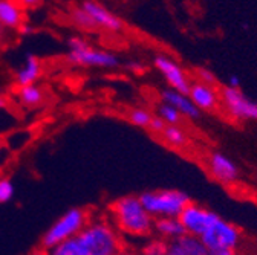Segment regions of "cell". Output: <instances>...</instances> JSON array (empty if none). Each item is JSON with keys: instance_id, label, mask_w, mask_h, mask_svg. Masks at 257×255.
<instances>
[{"instance_id": "22", "label": "cell", "mask_w": 257, "mask_h": 255, "mask_svg": "<svg viewBox=\"0 0 257 255\" xmlns=\"http://www.w3.org/2000/svg\"><path fill=\"white\" fill-rule=\"evenodd\" d=\"M158 118L163 121L166 125H179V122L182 119V115L175 107H172L170 104L161 103L158 106Z\"/></svg>"}, {"instance_id": "27", "label": "cell", "mask_w": 257, "mask_h": 255, "mask_svg": "<svg viewBox=\"0 0 257 255\" xmlns=\"http://www.w3.org/2000/svg\"><path fill=\"white\" fill-rule=\"evenodd\" d=\"M149 129L153 132V133H163L164 132V129H166V124L163 122V121H161L158 116H155L153 118V121H152V124H150V127H149Z\"/></svg>"}, {"instance_id": "30", "label": "cell", "mask_w": 257, "mask_h": 255, "mask_svg": "<svg viewBox=\"0 0 257 255\" xmlns=\"http://www.w3.org/2000/svg\"><path fill=\"white\" fill-rule=\"evenodd\" d=\"M210 255H239L237 250H217V252H210Z\"/></svg>"}, {"instance_id": "29", "label": "cell", "mask_w": 257, "mask_h": 255, "mask_svg": "<svg viewBox=\"0 0 257 255\" xmlns=\"http://www.w3.org/2000/svg\"><path fill=\"white\" fill-rule=\"evenodd\" d=\"M228 86H230V87H233V89H239V86H240V80H239V77H237V75H231V77H230V80H228Z\"/></svg>"}, {"instance_id": "7", "label": "cell", "mask_w": 257, "mask_h": 255, "mask_svg": "<svg viewBox=\"0 0 257 255\" xmlns=\"http://www.w3.org/2000/svg\"><path fill=\"white\" fill-rule=\"evenodd\" d=\"M220 104L225 112L237 121H257V103L245 97L240 89L222 87Z\"/></svg>"}, {"instance_id": "4", "label": "cell", "mask_w": 257, "mask_h": 255, "mask_svg": "<svg viewBox=\"0 0 257 255\" xmlns=\"http://www.w3.org/2000/svg\"><path fill=\"white\" fill-rule=\"evenodd\" d=\"M89 223V215L84 209L81 208H72L68 209L61 217H58L51 228L45 232L42 238V247L45 250H49L51 247L68 241L71 238L80 237L83 229L87 226Z\"/></svg>"}, {"instance_id": "33", "label": "cell", "mask_w": 257, "mask_h": 255, "mask_svg": "<svg viewBox=\"0 0 257 255\" xmlns=\"http://www.w3.org/2000/svg\"><path fill=\"white\" fill-rule=\"evenodd\" d=\"M34 255H48V252L45 250V252H36Z\"/></svg>"}, {"instance_id": "2", "label": "cell", "mask_w": 257, "mask_h": 255, "mask_svg": "<svg viewBox=\"0 0 257 255\" xmlns=\"http://www.w3.org/2000/svg\"><path fill=\"white\" fill-rule=\"evenodd\" d=\"M80 238L90 255H116L124 249L119 231L113 226V223L106 220L89 221L80 234Z\"/></svg>"}, {"instance_id": "19", "label": "cell", "mask_w": 257, "mask_h": 255, "mask_svg": "<svg viewBox=\"0 0 257 255\" xmlns=\"http://www.w3.org/2000/svg\"><path fill=\"white\" fill-rule=\"evenodd\" d=\"M17 97H19V101L23 106L32 109V107H37V106H40L43 103L45 93H43V90L37 84H31V86L19 87Z\"/></svg>"}, {"instance_id": "6", "label": "cell", "mask_w": 257, "mask_h": 255, "mask_svg": "<svg viewBox=\"0 0 257 255\" xmlns=\"http://www.w3.org/2000/svg\"><path fill=\"white\" fill-rule=\"evenodd\" d=\"M201 240L210 252L236 250L242 241V232L234 223L219 217L204 232Z\"/></svg>"}, {"instance_id": "24", "label": "cell", "mask_w": 257, "mask_h": 255, "mask_svg": "<svg viewBox=\"0 0 257 255\" xmlns=\"http://www.w3.org/2000/svg\"><path fill=\"white\" fill-rule=\"evenodd\" d=\"M16 193V186L10 177H0V205L13 200Z\"/></svg>"}, {"instance_id": "21", "label": "cell", "mask_w": 257, "mask_h": 255, "mask_svg": "<svg viewBox=\"0 0 257 255\" xmlns=\"http://www.w3.org/2000/svg\"><path fill=\"white\" fill-rule=\"evenodd\" d=\"M153 115L150 110L147 109H141V107H135L132 109L131 112L127 113V119L131 124L137 125V127H141V129H149L152 121H153Z\"/></svg>"}, {"instance_id": "35", "label": "cell", "mask_w": 257, "mask_h": 255, "mask_svg": "<svg viewBox=\"0 0 257 255\" xmlns=\"http://www.w3.org/2000/svg\"><path fill=\"white\" fill-rule=\"evenodd\" d=\"M255 255H257V253H255Z\"/></svg>"}, {"instance_id": "20", "label": "cell", "mask_w": 257, "mask_h": 255, "mask_svg": "<svg viewBox=\"0 0 257 255\" xmlns=\"http://www.w3.org/2000/svg\"><path fill=\"white\" fill-rule=\"evenodd\" d=\"M161 136L167 142V145L175 148H182L188 142V136L185 130H182L179 125H166V129L161 133Z\"/></svg>"}, {"instance_id": "10", "label": "cell", "mask_w": 257, "mask_h": 255, "mask_svg": "<svg viewBox=\"0 0 257 255\" xmlns=\"http://www.w3.org/2000/svg\"><path fill=\"white\" fill-rule=\"evenodd\" d=\"M208 173L223 185H233L239 177V168L228 156L223 153L213 151L207 157Z\"/></svg>"}, {"instance_id": "15", "label": "cell", "mask_w": 257, "mask_h": 255, "mask_svg": "<svg viewBox=\"0 0 257 255\" xmlns=\"http://www.w3.org/2000/svg\"><path fill=\"white\" fill-rule=\"evenodd\" d=\"M25 23V11L22 4L0 0V26L7 29H20Z\"/></svg>"}, {"instance_id": "14", "label": "cell", "mask_w": 257, "mask_h": 255, "mask_svg": "<svg viewBox=\"0 0 257 255\" xmlns=\"http://www.w3.org/2000/svg\"><path fill=\"white\" fill-rule=\"evenodd\" d=\"M161 98H163V103H167L172 107H175L184 118L198 119L201 115V112L198 110V107L195 104H193V101L190 100L187 93H181V92L169 87L161 92Z\"/></svg>"}, {"instance_id": "12", "label": "cell", "mask_w": 257, "mask_h": 255, "mask_svg": "<svg viewBox=\"0 0 257 255\" xmlns=\"http://www.w3.org/2000/svg\"><path fill=\"white\" fill-rule=\"evenodd\" d=\"M80 7L90 16L95 28H103V29L112 31V33H119V31H122L124 28L122 20L118 16H115L110 10H107L104 5L87 0V2H83Z\"/></svg>"}, {"instance_id": "16", "label": "cell", "mask_w": 257, "mask_h": 255, "mask_svg": "<svg viewBox=\"0 0 257 255\" xmlns=\"http://www.w3.org/2000/svg\"><path fill=\"white\" fill-rule=\"evenodd\" d=\"M40 75H42V63L39 57L28 55L26 60L23 61V65L16 72V83L19 87L36 84Z\"/></svg>"}, {"instance_id": "1", "label": "cell", "mask_w": 257, "mask_h": 255, "mask_svg": "<svg viewBox=\"0 0 257 255\" xmlns=\"http://www.w3.org/2000/svg\"><path fill=\"white\" fill-rule=\"evenodd\" d=\"M113 226L127 237H147L155 229V218L143 206L140 197L124 196L110 206Z\"/></svg>"}, {"instance_id": "25", "label": "cell", "mask_w": 257, "mask_h": 255, "mask_svg": "<svg viewBox=\"0 0 257 255\" xmlns=\"http://www.w3.org/2000/svg\"><path fill=\"white\" fill-rule=\"evenodd\" d=\"M141 255H167V243L163 240H150L143 247Z\"/></svg>"}, {"instance_id": "5", "label": "cell", "mask_w": 257, "mask_h": 255, "mask_svg": "<svg viewBox=\"0 0 257 255\" xmlns=\"http://www.w3.org/2000/svg\"><path fill=\"white\" fill-rule=\"evenodd\" d=\"M68 61L77 66L112 69L119 65L115 54L103 49H93L83 37H71L68 40Z\"/></svg>"}, {"instance_id": "13", "label": "cell", "mask_w": 257, "mask_h": 255, "mask_svg": "<svg viewBox=\"0 0 257 255\" xmlns=\"http://www.w3.org/2000/svg\"><path fill=\"white\" fill-rule=\"evenodd\" d=\"M167 255H210V250L205 247L201 237L185 234L176 240L167 241Z\"/></svg>"}, {"instance_id": "11", "label": "cell", "mask_w": 257, "mask_h": 255, "mask_svg": "<svg viewBox=\"0 0 257 255\" xmlns=\"http://www.w3.org/2000/svg\"><path fill=\"white\" fill-rule=\"evenodd\" d=\"M187 95L199 112H214L220 106V92L211 84L193 81Z\"/></svg>"}, {"instance_id": "3", "label": "cell", "mask_w": 257, "mask_h": 255, "mask_svg": "<svg viewBox=\"0 0 257 255\" xmlns=\"http://www.w3.org/2000/svg\"><path fill=\"white\" fill-rule=\"evenodd\" d=\"M143 206L155 218H179L181 212L190 203L185 193L178 189H156L147 191L140 196Z\"/></svg>"}, {"instance_id": "32", "label": "cell", "mask_w": 257, "mask_h": 255, "mask_svg": "<svg viewBox=\"0 0 257 255\" xmlns=\"http://www.w3.org/2000/svg\"><path fill=\"white\" fill-rule=\"evenodd\" d=\"M116 255H141V253H138V252H135V250H131V249H122V250H119Z\"/></svg>"}, {"instance_id": "18", "label": "cell", "mask_w": 257, "mask_h": 255, "mask_svg": "<svg viewBox=\"0 0 257 255\" xmlns=\"http://www.w3.org/2000/svg\"><path fill=\"white\" fill-rule=\"evenodd\" d=\"M46 252H48V255H90L89 249L86 247V244L81 241L80 237L63 241V243L51 247Z\"/></svg>"}, {"instance_id": "34", "label": "cell", "mask_w": 257, "mask_h": 255, "mask_svg": "<svg viewBox=\"0 0 257 255\" xmlns=\"http://www.w3.org/2000/svg\"><path fill=\"white\" fill-rule=\"evenodd\" d=\"M2 148H4V142L0 141V153H2Z\"/></svg>"}, {"instance_id": "28", "label": "cell", "mask_w": 257, "mask_h": 255, "mask_svg": "<svg viewBox=\"0 0 257 255\" xmlns=\"http://www.w3.org/2000/svg\"><path fill=\"white\" fill-rule=\"evenodd\" d=\"M20 33L23 34V36H31L32 33H34V29H32V26L31 25H28L26 22L20 26Z\"/></svg>"}, {"instance_id": "26", "label": "cell", "mask_w": 257, "mask_h": 255, "mask_svg": "<svg viewBox=\"0 0 257 255\" xmlns=\"http://www.w3.org/2000/svg\"><path fill=\"white\" fill-rule=\"evenodd\" d=\"M198 81H201V83H205V84H211V86H214V83H216V78H214V75H213L210 71L201 69V71H199V80H198Z\"/></svg>"}, {"instance_id": "23", "label": "cell", "mask_w": 257, "mask_h": 255, "mask_svg": "<svg viewBox=\"0 0 257 255\" xmlns=\"http://www.w3.org/2000/svg\"><path fill=\"white\" fill-rule=\"evenodd\" d=\"M71 20H72V23L77 28H80L83 31H92V29H95V25H93L90 16L81 7H77V8L71 10Z\"/></svg>"}, {"instance_id": "31", "label": "cell", "mask_w": 257, "mask_h": 255, "mask_svg": "<svg viewBox=\"0 0 257 255\" xmlns=\"http://www.w3.org/2000/svg\"><path fill=\"white\" fill-rule=\"evenodd\" d=\"M7 106H8V100H7V97H5V95H0V110L7 109Z\"/></svg>"}, {"instance_id": "9", "label": "cell", "mask_w": 257, "mask_h": 255, "mask_svg": "<svg viewBox=\"0 0 257 255\" xmlns=\"http://www.w3.org/2000/svg\"><path fill=\"white\" fill-rule=\"evenodd\" d=\"M153 65L159 71V74L164 77V80L169 83L170 89L178 90L181 93H188L191 81L187 72L184 71V68L176 60H173L169 55L159 54L153 58Z\"/></svg>"}, {"instance_id": "8", "label": "cell", "mask_w": 257, "mask_h": 255, "mask_svg": "<svg viewBox=\"0 0 257 255\" xmlns=\"http://www.w3.org/2000/svg\"><path fill=\"white\" fill-rule=\"evenodd\" d=\"M217 218L219 215L216 212L195 202H190L179 215V220L182 223L185 234L193 235V237H202L204 232Z\"/></svg>"}, {"instance_id": "17", "label": "cell", "mask_w": 257, "mask_h": 255, "mask_svg": "<svg viewBox=\"0 0 257 255\" xmlns=\"http://www.w3.org/2000/svg\"><path fill=\"white\" fill-rule=\"evenodd\" d=\"M153 231H156L159 234V237H163L169 241L185 235L184 226L179 218H158V220H155Z\"/></svg>"}]
</instances>
